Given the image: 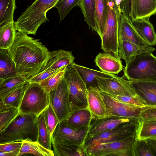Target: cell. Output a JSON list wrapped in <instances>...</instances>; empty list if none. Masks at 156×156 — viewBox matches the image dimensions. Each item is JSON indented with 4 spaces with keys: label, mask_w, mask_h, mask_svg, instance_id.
I'll return each instance as SVG.
<instances>
[{
    "label": "cell",
    "mask_w": 156,
    "mask_h": 156,
    "mask_svg": "<svg viewBox=\"0 0 156 156\" xmlns=\"http://www.w3.org/2000/svg\"><path fill=\"white\" fill-rule=\"evenodd\" d=\"M8 51L17 74L27 80L41 72L50 52L39 39L17 30L14 42Z\"/></svg>",
    "instance_id": "6da1fadb"
},
{
    "label": "cell",
    "mask_w": 156,
    "mask_h": 156,
    "mask_svg": "<svg viewBox=\"0 0 156 156\" xmlns=\"http://www.w3.org/2000/svg\"><path fill=\"white\" fill-rule=\"evenodd\" d=\"M38 117L19 112L14 120L0 132V144L25 140L37 141Z\"/></svg>",
    "instance_id": "7a4b0ae2"
},
{
    "label": "cell",
    "mask_w": 156,
    "mask_h": 156,
    "mask_svg": "<svg viewBox=\"0 0 156 156\" xmlns=\"http://www.w3.org/2000/svg\"><path fill=\"white\" fill-rule=\"evenodd\" d=\"M58 0H35L14 22L16 30L27 34H36L40 26L49 21L47 12Z\"/></svg>",
    "instance_id": "3957f363"
},
{
    "label": "cell",
    "mask_w": 156,
    "mask_h": 156,
    "mask_svg": "<svg viewBox=\"0 0 156 156\" xmlns=\"http://www.w3.org/2000/svg\"><path fill=\"white\" fill-rule=\"evenodd\" d=\"M123 72L130 81H156V56L153 53L137 56L126 64Z\"/></svg>",
    "instance_id": "277c9868"
},
{
    "label": "cell",
    "mask_w": 156,
    "mask_h": 156,
    "mask_svg": "<svg viewBox=\"0 0 156 156\" xmlns=\"http://www.w3.org/2000/svg\"><path fill=\"white\" fill-rule=\"evenodd\" d=\"M64 78L67 86L71 112L88 108L87 89L72 64L67 66Z\"/></svg>",
    "instance_id": "5b68a950"
},
{
    "label": "cell",
    "mask_w": 156,
    "mask_h": 156,
    "mask_svg": "<svg viewBox=\"0 0 156 156\" xmlns=\"http://www.w3.org/2000/svg\"><path fill=\"white\" fill-rule=\"evenodd\" d=\"M50 104L49 93L39 83L28 82L19 109L20 113L39 116Z\"/></svg>",
    "instance_id": "8992f818"
},
{
    "label": "cell",
    "mask_w": 156,
    "mask_h": 156,
    "mask_svg": "<svg viewBox=\"0 0 156 156\" xmlns=\"http://www.w3.org/2000/svg\"><path fill=\"white\" fill-rule=\"evenodd\" d=\"M109 2L107 18L100 37L101 49L105 53L120 59L118 54L119 43L118 29L120 14L115 9L113 3Z\"/></svg>",
    "instance_id": "52a82bcc"
},
{
    "label": "cell",
    "mask_w": 156,
    "mask_h": 156,
    "mask_svg": "<svg viewBox=\"0 0 156 156\" xmlns=\"http://www.w3.org/2000/svg\"><path fill=\"white\" fill-rule=\"evenodd\" d=\"M139 119L122 123L112 129L86 139L84 144L85 149L100 144L116 141L136 136Z\"/></svg>",
    "instance_id": "ba28073f"
},
{
    "label": "cell",
    "mask_w": 156,
    "mask_h": 156,
    "mask_svg": "<svg viewBox=\"0 0 156 156\" xmlns=\"http://www.w3.org/2000/svg\"><path fill=\"white\" fill-rule=\"evenodd\" d=\"M136 136L115 142L100 144L86 149L88 156H133Z\"/></svg>",
    "instance_id": "9c48e42d"
},
{
    "label": "cell",
    "mask_w": 156,
    "mask_h": 156,
    "mask_svg": "<svg viewBox=\"0 0 156 156\" xmlns=\"http://www.w3.org/2000/svg\"><path fill=\"white\" fill-rule=\"evenodd\" d=\"M89 128V126L73 128L67 126L64 120L60 122L52 135L51 144L76 146L84 145Z\"/></svg>",
    "instance_id": "30bf717a"
},
{
    "label": "cell",
    "mask_w": 156,
    "mask_h": 156,
    "mask_svg": "<svg viewBox=\"0 0 156 156\" xmlns=\"http://www.w3.org/2000/svg\"><path fill=\"white\" fill-rule=\"evenodd\" d=\"M98 87L101 92L112 97L135 96L138 95L133 87L130 80L123 77L116 75L111 78L97 76Z\"/></svg>",
    "instance_id": "8fae6325"
},
{
    "label": "cell",
    "mask_w": 156,
    "mask_h": 156,
    "mask_svg": "<svg viewBox=\"0 0 156 156\" xmlns=\"http://www.w3.org/2000/svg\"><path fill=\"white\" fill-rule=\"evenodd\" d=\"M50 102L60 122L66 119L71 110L66 83L64 78L49 92Z\"/></svg>",
    "instance_id": "7c38bea8"
},
{
    "label": "cell",
    "mask_w": 156,
    "mask_h": 156,
    "mask_svg": "<svg viewBox=\"0 0 156 156\" xmlns=\"http://www.w3.org/2000/svg\"><path fill=\"white\" fill-rule=\"evenodd\" d=\"M101 92L106 107L108 116H115L136 119H140V115L144 108L125 103L108 94Z\"/></svg>",
    "instance_id": "4fadbf2b"
},
{
    "label": "cell",
    "mask_w": 156,
    "mask_h": 156,
    "mask_svg": "<svg viewBox=\"0 0 156 156\" xmlns=\"http://www.w3.org/2000/svg\"><path fill=\"white\" fill-rule=\"evenodd\" d=\"M134 119H136L115 116L92 119L86 140L102 132L112 129L121 124Z\"/></svg>",
    "instance_id": "5bb4252c"
},
{
    "label": "cell",
    "mask_w": 156,
    "mask_h": 156,
    "mask_svg": "<svg viewBox=\"0 0 156 156\" xmlns=\"http://www.w3.org/2000/svg\"><path fill=\"white\" fill-rule=\"evenodd\" d=\"M88 108L92 115V119L108 116L105 104L101 92L97 87L87 88Z\"/></svg>",
    "instance_id": "9a60e30c"
},
{
    "label": "cell",
    "mask_w": 156,
    "mask_h": 156,
    "mask_svg": "<svg viewBox=\"0 0 156 156\" xmlns=\"http://www.w3.org/2000/svg\"><path fill=\"white\" fill-rule=\"evenodd\" d=\"M155 49L147 45H140L128 41H119L118 54L126 64L133 58L145 53H153Z\"/></svg>",
    "instance_id": "2e32d148"
},
{
    "label": "cell",
    "mask_w": 156,
    "mask_h": 156,
    "mask_svg": "<svg viewBox=\"0 0 156 156\" xmlns=\"http://www.w3.org/2000/svg\"><path fill=\"white\" fill-rule=\"evenodd\" d=\"M136 92L147 106L156 105V81H130Z\"/></svg>",
    "instance_id": "e0dca14e"
},
{
    "label": "cell",
    "mask_w": 156,
    "mask_h": 156,
    "mask_svg": "<svg viewBox=\"0 0 156 156\" xmlns=\"http://www.w3.org/2000/svg\"><path fill=\"white\" fill-rule=\"evenodd\" d=\"M75 59L71 51L58 50L50 52L48 60L41 72L57 69L67 66L72 64Z\"/></svg>",
    "instance_id": "ac0fdd59"
},
{
    "label": "cell",
    "mask_w": 156,
    "mask_h": 156,
    "mask_svg": "<svg viewBox=\"0 0 156 156\" xmlns=\"http://www.w3.org/2000/svg\"><path fill=\"white\" fill-rule=\"evenodd\" d=\"M119 41H128L140 45H147L138 34L132 22L122 14L119 25Z\"/></svg>",
    "instance_id": "d6986e66"
},
{
    "label": "cell",
    "mask_w": 156,
    "mask_h": 156,
    "mask_svg": "<svg viewBox=\"0 0 156 156\" xmlns=\"http://www.w3.org/2000/svg\"><path fill=\"white\" fill-rule=\"evenodd\" d=\"M95 62L101 71L106 73L118 74L123 69L121 59L105 53H99L95 58Z\"/></svg>",
    "instance_id": "ffe728a7"
},
{
    "label": "cell",
    "mask_w": 156,
    "mask_h": 156,
    "mask_svg": "<svg viewBox=\"0 0 156 156\" xmlns=\"http://www.w3.org/2000/svg\"><path fill=\"white\" fill-rule=\"evenodd\" d=\"M150 18H143L132 22L135 29L146 44L150 46L156 44V33Z\"/></svg>",
    "instance_id": "44dd1931"
},
{
    "label": "cell",
    "mask_w": 156,
    "mask_h": 156,
    "mask_svg": "<svg viewBox=\"0 0 156 156\" xmlns=\"http://www.w3.org/2000/svg\"><path fill=\"white\" fill-rule=\"evenodd\" d=\"M72 64L85 83L87 89L90 87H98L96 79L97 76L111 78L115 75L114 74L91 69L77 64L74 62Z\"/></svg>",
    "instance_id": "7402d4cb"
},
{
    "label": "cell",
    "mask_w": 156,
    "mask_h": 156,
    "mask_svg": "<svg viewBox=\"0 0 156 156\" xmlns=\"http://www.w3.org/2000/svg\"><path fill=\"white\" fill-rule=\"evenodd\" d=\"M92 119V115L87 108L72 112L64 121L71 127L80 128L90 126Z\"/></svg>",
    "instance_id": "603a6c76"
},
{
    "label": "cell",
    "mask_w": 156,
    "mask_h": 156,
    "mask_svg": "<svg viewBox=\"0 0 156 156\" xmlns=\"http://www.w3.org/2000/svg\"><path fill=\"white\" fill-rule=\"evenodd\" d=\"M156 13V0H133V21L150 18Z\"/></svg>",
    "instance_id": "cb8c5ba5"
},
{
    "label": "cell",
    "mask_w": 156,
    "mask_h": 156,
    "mask_svg": "<svg viewBox=\"0 0 156 156\" xmlns=\"http://www.w3.org/2000/svg\"><path fill=\"white\" fill-rule=\"evenodd\" d=\"M28 83L20 85L0 98V111L10 107L19 108Z\"/></svg>",
    "instance_id": "d4e9b609"
},
{
    "label": "cell",
    "mask_w": 156,
    "mask_h": 156,
    "mask_svg": "<svg viewBox=\"0 0 156 156\" xmlns=\"http://www.w3.org/2000/svg\"><path fill=\"white\" fill-rule=\"evenodd\" d=\"M27 155L36 156H54L53 151L45 148L37 141L25 140L23 141L18 156Z\"/></svg>",
    "instance_id": "484cf974"
},
{
    "label": "cell",
    "mask_w": 156,
    "mask_h": 156,
    "mask_svg": "<svg viewBox=\"0 0 156 156\" xmlns=\"http://www.w3.org/2000/svg\"><path fill=\"white\" fill-rule=\"evenodd\" d=\"M79 7L83 14L85 21L93 30L99 34L96 21L95 0H81Z\"/></svg>",
    "instance_id": "4316f807"
},
{
    "label": "cell",
    "mask_w": 156,
    "mask_h": 156,
    "mask_svg": "<svg viewBox=\"0 0 156 156\" xmlns=\"http://www.w3.org/2000/svg\"><path fill=\"white\" fill-rule=\"evenodd\" d=\"M16 31L14 21L0 26V49L9 50L15 41Z\"/></svg>",
    "instance_id": "83f0119b"
},
{
    "label": "cell",
    "mask_w": 156,
    "mask_h": 156,
    "mask_svg": "<svg viewBox=\"0 0 156 156\" xmlns=\"http://www.w3.org/2000/svg\"><path fill=\"white\" fill-rule=\"evenodd\" d=\"M18 75L15 64L10 57L8 51L0 49V79H5Z\"/></svg>",
    "instance_id": "f1b7e54d"
},
{
    "label": "cell",
    "mask_w": 156,
    "mask_h": 156,
    "mask_svg": "<svg viewBox=\"0 0 156 156\" xmlns=\"http://www.w3.org/2000/svg\"><path fill=\"white\" fill-rule=\"evenodd\" d=\"M137 139L146 140L156 139V120H144L138 121L136 136Z\"/></svg>",
    "instance_id": "f546056e"
},
{
    "label": "cell",
    "mask_w": 156,
    "mask_h": 156,
    "mask_svg": "<svg viewBox=\"0 0 156 156\" xmlns=\"http://www.w3.org/2000/svg\"><path fill=\"white\" fill-rule=\"evenodd\" d=\"M52 144L54 156H88L84 144L76 146L55 143Z\"/></svg>",
    "instance_id": "4dcf8cb0"
},
{
    "label": "cell",
    "mask_w": 156,
    "mask_h": 156,
    "mask_svg": "<svg viewBox=\"0 0 156 156\" xmlns=\"http://www.w3.org/2000/svg\"><path fill=\"white\" fill-rule=\"evenodd\" d=\"M108 0H95V9L96 21L99 34L101 37L106 22L108 11Z\"/></svg>",
    "instance_id": "1f68e13d"
},
{
    "label": "cell",
    "mask_w": 156,
    "mask_h": 156,
    "mask_svg": "<svg viewBox=\"0 0 156 156\" xmlns=\"http://www.w3.org/2000/svg\"><path fill=\"white\" fill-rule=\"evenodd\" d=\"M27 82V79L19 74L5 79H0V98Z\"/></svg>",
    "instance_id": "d6a6232c"
},
{
    "label": "cell",
    "mask_w": 156,
    "mask_h": 156,
    "mask_svg": "<svg viewBox=\"0 0 156 156\" xmlns=\"http://www.w3.org/2000/svg\"><path fill=\"white\" fill-rule=\"evenodd\" d=\"M38 138L37 141L47 149L51 150V137L46 125L44 112L38 117L37 119Z\"/></svg>",
    "instance_id": "836d02e7"
},
{
    "label": "cell",
    "mask_w": 156,
    "mask_h": 156,
    "mask_svg": "<svg viewBox=\"0 0 156 156\" xmlns=\"http://www.w3.org/2000/svg\"><path fill=\"white\" fill-rule=\"evenodd\" d=\"M15 0H0V26L13 21Z\"/></svg>",
    "instance_id": "e575fe53"
},
{
    "label": "cell",
    "mask_w": 156,
    "mask_h": 156,
    "mask_svg": "<svg viewBox=\"0 0 156 156\" xmlns=\"http://www.w3.org/2000/svg\"><path fill=\"white\" fill-rule=\"evenodd\" d=\"M67 66L40 82L39 84L45 92L49 93L59 84L64 78Z\"/></svg>",
    "instance_id": "d590c367"
},
{
    "label": "cell",
    "mask_w": 156,
    "mask_h": 156,
    "mask_svg": "<svg viewBox=\"0 0 156 156\" xmlns=\"http://www.w3.org/2000/svg\"><path fill=\"white\" fill-rule=\"evenodd\" d=\"M81 0H59L54 7L57 9L60 16V22L64 20L75 6H79Z\"/></svg>",
    "instance_id": "8d00e7d4"
},
{
    "label": "cell",
    "mask_w": 156,
    "mask_h": 156,
    "mask_svg": "<svg viewBox=\"0 0 156 156\" xmlns=\"http://www.w3.org/2000/svg\"><path fill=\"white\" fill-rule=\"evenodd\" d=\"M18 108L10 107L0 111V132L4 129L19 113Z\"/></svg>",
    "instance_id": "74e56055"
},
{
    "label": "cell",
    "mask_w": 156,
    "mask_h": 156,
    "mask_svg": "<svg viewBox=\"0 0 156 156\" xmlns=\"http://www.w3.org/2000/svg\"><path fill=\"white\" fill-rule=\"evenodd\" d=\"M45 120L48 132L51 137L59 120L54 111L51 104H50L44 111Z\"/></svg>",
    "instance_id": "f35d334b"
},
{
    "label": "cell",
    "mask_w": 156,
    "mask_h": 156,
    "mask_svg": "<svg viewBox=\"0 0 156 156\" xmlns=\"http://www.w3.org/2000/svg\"><path fill=\"white\" fill-rule=\"evenodd\" d=\"M133 156H154L146 140L137 139L133 149Z\"/></svg>",
    "instance_id": "ab89813d"
},
{
    "label": "cell",
    "mask_w": 156,
    "mask_h": 156,
    "mask_svg": "<svg viewBox=\"0 0 156 156\" xmlns=\"http://www.w3.org/2000/svg\"><path fill=\"white\" fill-rule=\"evenodd\" d=\"M113 97L120 101L133 106L140 108L147 106L146 104L138 95L135 96H116Z\"/></svg>",
    "instance_id": "60d3db41"
},
{
    "label": "cell",
    "mask_w": 156,
    "mask_h": 156,
    "mask_svg": "<svg viewBox=\"0 0 156 156\" xmlns=\"http://www.w3.org/2000/svg\"><path fill=\"white\" fill-rule=\"evenodd\" d=\"M133 0H123L120 7L121 13L130 21H133Z\"/></svg>",
    "instance_id": "b9f144b4"
},
{
    "label": "cell",
    "mask_w": 156,
    "mask_h": 156,
    "mask_svg": "<svg viewBox=\"0 0 156 156\" xmlns=\"http://www.w3.org/2000/svg\"><path fill=\"white\" fill-rule=\"evenodd\" d=\"M66 66L57 69L42 71L34 77L28 79V82L29 83H40L43 80L61 70Z\"/></svg>",
    "instance_id": "7bdbcfd3"
},
{
    "label": "cell",
    "mask_w": 156,
    "mask_h": 156,
    "mask_svg": "<svg viewBox=\"0 0 156 156\" xmlns=\"http://www.w3.org/2000/svg\"><path fill=\"white\" fill-rule=\"evenodd\" d=\"M23 141H16L0 144V152H7L20 149Z\"/></svg>",
    "instance_id": "ee69618b"
},
{
    "label": "cell",
    "mask_w": 156,
    "mask_h": 156,
    "mask_svg": "<svg viewBox=\"0 0 156 156\" xmlns=\"http://www.w3.org/2000/svg\"><path fill=\"white\" fill-rule=\"evenodd\" d=\"M140 117L144 120H156V108L148 106L144 108Z\"/></svg>",
    "instance_id": "f6af8a7d"
},
{
    "label": "cell",
    "mask_w": 156,
    "mask_h": 156,
    "mask_svg": "<svg viewBox=\"0 0 156 156\" xmlns=\"http://www.w3.org/2000/svg\"><path fill=\"white\" fill-rule=\"evenodd\" d=\"M146 140L154 156H156V139H150Z\"/></svg>",
    "instance_id": "bcb514c9"
},
{
    "label": "cell",
    "mask_w": 156,
    "mask_h": 156,
    "mask_svg": "<svg viewBox=\"0 0 156 156\" xmlns=\"http://www.w3.org/2000/svg\"><path fill=\"white\" fill-rule=\"evenodd\" d=\"M20 149L5 152H0V156H18Z\"/></svg>",
    "instance_id": "7dc6e473"
},
{
    "label": "cell",
    "mask_w": 156,
    "mask_h": 156,
    "mask_svg": "<svg viewBox=\"0 0 156 156\" xmlns=\"http://www.w3.org/2000/svg\"><path fill=\"white\" fill-rule=\"evenodd\" d=\"M108 2H112L114 4V7L115 9L118 10L116 7L115 4L117 5H119L122 2L123 0H108Z\"/></svg>",
    "instance_id": "c3c4849f"
},
{
    "label": "cell",
    "mask_w": 156,
    "mask_h": 156,
    "mask_svg": "<svg viewBox=\"0 0 156 156\" xmlns=\"http://www.w3.org/2000/svg\"><path fill=\"white\" fill-rule=\"evenodd\" d=\"M147 106L156 108V105H154V106Z\"/></svg>",
    "instance_id": "681fc988"
}]
</instances>
